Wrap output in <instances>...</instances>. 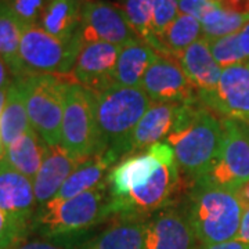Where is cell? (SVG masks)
<instances>
[{"label":"cell","mask_w":249,"mask_h":249,"mask_svg":"<svg viewBox=\"0 0 249 249\" xmlns=\"http://www.w3.org/2000/svg\"><path fill=\"white\" fill-rule=\"evenodd\" d=\"M176 154L178 169L196 181L205 176L220 158L223 118L205 108L199 101L183 103L168 137Z\"/></svg>","instance_id":"obj_1"},{"label":"cell","mask_w":249,"mask_h":249,"mask_svg":"<svg viewBox=\"0 0 249 249\" xmlns=\"http://www.w3.org/2000/svg\"><path fill=\"white\" fill-rule=\"evenodd\" d=\"M181 205L201 245H216L237 238L244 206L234 191L199 178Z\"/></svg>","instance_id":"obj_2"},{"label":"cell","mask_w":249,"mask_h":249,"mask_svg":"<svg viewBox=\"0 0 249 249\" xmlns=\"http://www.w3.org/2000/svg\"><path fill=\"white\" fill-rule=\"evenodd\" d=\"M100 154L114 162L126 157L134 127L151 106L142 88L111 86L94 93Z\"/></svg>","instance_id":"obj_3"},{"label":"cell","mask_w":249,"mask_h":249,"mask_svg":"<svg viewBox=\"0 0 249 249\" xmlns=\"http://www.w3.org/2000/svg\"><path fill=\"white\" fill-rule=\"evenodd\" d=\"M107 180L90 191L65 201L52 199L37 206L32 231L49 240H61L88 234L93 226L109 219Z\"/></svg>","instance_id":"obj_4"},{"label":"cell","mask_w":249,"mask_h":249,"mask_svg":"<svg viewBox=\"0 0 249 249\" xmlns=\"http://www.w3.org/2000/svg\"><path fill=\"white\" fill-rule=\"evenodd\" d=\"M18 78L25 91L31 127L49 145L60 144L64 94L70 78L47 73H24Z\"/></svg>","instance_id":"obj_5"},{"label":"cell","mask_w":249,"mask_h":249,"mask_svg":"<svg viewBox=\"0 0 249 249\" xmlns=\"http://www.w3.org/2000/svg\"><path fill=\"white\" fill-rule=\"evenodd\" d=\"M193 184L194 181L178 169V162L170 166L162 165L142 187L122 198H109V217L129 214L145 219L160 209L180 204Z\"/></svg>","instance_id":"obj_6"},{"label":"cell","mask_w":249,"mask_h":249,"mask_svg":"<svg viewBox=\"0 0 249 249\" xmlns=\"http://www.w3.org/2000/svg\"><path fill=\"white\" fill-rule=\"evenodd\" d=\"M60 144L72 157L82 160L100 154L94 93L71 79L64 94Z\"/></svg>","instance_id":"obj_7"},{"label":"cell","mask_w":249,"mask_h":249,"mask_svg":"<svg viewBox=\"0 0 249 249\" xmlns=\"http://www.w3.org/2000/svg\"><path fill=\"white\" fill-rule=\"evenodd\" d=\"M83 45L80 31L70 42H62L39 25L25 27L21 34L19 57L25 73L70 78Z\"/></svg>","instance_id":"obj_8"},{"label":"cell","mask_w":249,"mask_h":249,"mask_svg":"<svg viewBox=\"0 0 249 249\" xmlns=\"http://www.w3.org/2000/svg\"><path fill=\"white\" fill-rule=\"evenodd\" d=\"M202 178L234 191L249 181V124L223 118V145L220 158Z\"/></svg>","instance_id":"obj_9"},{"label":"cell","mask_w":249,"mask_h":249,"mask_svg":"<svg viewBox=\"0 0 249 249\" xmlns=\"http://www.w3.org/2000/svg\"><path fill=\"white\" fill-rule=\"evenodd\" d=\"M79 31L85 43L104 42L124 47L140 39L130 27L121 6L101 0L85 1Z\"/></svg>","instance_id":"obj_10"},{"label":"cell","mask_w":249,"mask_h":249,"mask_svg":"<svg viewBox=\"0 0 249 249\" xmlns=\"http://www.w3.org/2000/svg\"><path fill=\"white\" fill-rule=\"evenodd\" d=\"M181 202L150 214L142 223V249H198Z\"/></svg>","instance_id":"obj_11"},{"label":"cell","mask_w":249,"mask_h":249,"mask_svg":"<svg viewBox=\"0 0 249 249\" xmlns=\"http://www.w3.org/2000/svg\"><path fill=\"white\" fill-rule=\"evenodd\" d=\"M198 101L220 118L249 124V61L224 68L216 91Z\"/></svg>","instance_id":"obj_12"},{"label":"cell","mask_w":249,"mask_h":249,"mask_svg":"<svg viewBox=\"0 0 249 249\" xmlns=\"http://www.w3.org/2000/svg\"><path fill=\"white\" fill-rule=\"evenodd\" d=\"M151 101L194 103L198 91L188 80L176 58L157 53L145 71L140 86Z\"/></svg>","instance_id":"obj_13"},{"label":"cell","mask_w":249,"mask_h":249,"mask_svg":"<svg viewBox=\"0 0 249 249\" xmlns=\"http://www.w3.org/2000/svg\"><path fill=\"white\" fill-rule=\"evenodd\" d=\"M119 52V46L104 42L85 43L72 68L70 79L93 93L109 89L114 86V71Z\"/></svg>","instance_id":"obj_14"},{"label":"cell","mask_w":249,"mask_h":249,"mask_svg":"<svg viewBox=\"0 0 249 249\" xmlns=\"http://www.w3.org/2000/svg\"><path fill=\"white\" fill-rule=\"evenodd\" d=\"M181 103H160L151 101V106L134 127L127 145L126 157L136 152L148 150L152 144L163 142L170 133L178 118Z\"/></svg>","instance_id":"obj_15"},{"label":"cell","mask_w":249,"mask_h":249,"mask_svg":"<svg viewBox=\"0 0 249 249\" xmlns=\"http://www.w3.org/2000/svg\"><path fill=\"white\" fill-rule=\"evenodd\" d=\"M80 162L83 160L72 157L61 144L49 145L43 163L32 181L37 206L47 204L57 196L65 180Z\"/></svg>","instance_id":"obj_16"},{"label":"cell","mask_w":249,"mask_h":249,"mask_svg":"<svg viewBox=\"0 0 249 249\" xmlns=\"http://www.w3.org/2000/svg\"><path fill=\"white\" fill-rule=\"evenodd\" d=\"M0 208L31 223L37 209L32 180L3 160H0Z\"/></svg>","instance_id":"obj_17"},{"label":"cell","mask_w":249,"mask_h":249,"mask_svg":"<svg viewBox=\"0 0 249 249\" xmlns=\"http://www.w3.org/2000/svg\"><path fill=\"white\" fill-rule=\"evenodd\" d=\"M176 60L196 89L198 96H208L216 91L222 76V68L214 61L205 37L187 47Z\"/></svg>","instance_id":"obj_18"},{"label":"cell","mask_w":249,"mask_h":249,"mask_svg":"<svg viewBox=\"0 0 249 249\" xmlns=\"http://www.w3.org/2000/svg\"><path fill=\"white\" fill-rule=\"evenodd\" d=\"M160 165L148 152L126 157L108 172L107 186L109 198L116 199L142 187L160 169Z\"/></svg>","instance_id":"obj_19"},{"label":"cell","mask_w":249,"mask_h":249,"mask_svg":"<svg viewBox=\"0 0 249 249\" xmlns=\"http://www.w3.org/2000/svg\"><path fill=\"white\" fill-rule=\"evenodd\" d=\"M155 55L157 50L142 39H136L121 47L114 71V86L140 88L142 76Z\"/></svg>","instance_id":"obj_20"},{"label":"cell","mask_w":249,"mask_h":249,"mask_svg":"<svg viewBox=\"0 0 249 249\" xmlns=\"http://www.w3.org/2000/svg\"><path fill=\"white\" fill-rule=\"evenodd\" d=\"M107 227L86 242L83 249H142L144 219L129 214H114Z\"/></svg>","instance_id":"obj_21"},{"label":"cell","mask_w":249,"mask_h":249,"mask_svg":"<svg viewBox=\"0 0 249 249\" xmlns=\"http://www.w3.org/2000/svg\"><path fill=\"white\" fill-rule=\"evenodd\" d=\"M83 4V0H49L39 27L62 42H70L79 32Z\"/></svg>","instance_id":"obj_22"},{"label":"cell","mask_w":249,"mask_h":249,"mask_svg":"<svg viewBox=\"0 0 249 249\" xmlns=\"http://www.w3.org/2000/svg\"><path fill=\"white\" fill-rule=\"evenodd\" d=\"M115 162L109 158L107 154H98L91 158H88L80 162L76 169L65 180L60 191L53 199L55 201H65L78 196L86 191H90L96 187L101 186L107 178L104 175Z\"/></svg>","instance_id":"obj_23"},{"label":"cell","mask_w":249,"mask_h":249,"mask_svg":"<svg viewBox=\"0 0 249 249\" xmlns=\"http://www.w3.org/2000/svg\"><path fill=\"white\" fill-rule=\"evenodd\" d=\"M31 129L28 118L25 91L19 78H13L7 89V98L0 115V140L7 148Z\"/></svg>","instance_id":"obj_24"},{"label":"cell","mask_w":249,"mask_h":249,"mask_svg":"<svg viewBox=\"0 0 249 249\" xmlns=\"http://www.w3.org/2000/svg\"><path fill=\"white\" fill-rule=\"evenodd\" d=\"M49 144L31 127L4 151L3 160L34 181L40 169Z\"/></svg>","instance_id":"obj_25"},{"label":"cell","mask_w":249,"mask_h":249,"mask_svg":"<svg viewBox=\"0 0 249 249\" xmlns=\"http://www.w3.org/2000/svg\"><path fill=\"white\" fill-rule=\"evenodd\" d=\"M202 37L204 29L201 22L191 16L178 13L169 27L155 37L151 47L157 53L178 58V54Z\"/></svg>","instance_id":"obj_26"},{"label":"cell","mask_w":249,"mask_h":249,"mask_svg":"<svg viewBox=\"0 0 249 249\" xmlns=\"http://www.w3.org/2000/svg\"><path fill=\"white\" fill-rule=\"evenodd\" d=\"M22 25L6 0H0V58L7 65L13 78L22 76L25 70L19 57Z\"/></svg>","instance_id":"obj_27"},{"label":"cell","mask_w":249,"mask_h":249,"mask_svg":"<svg viewBox=\"0 0 249 249\" xmlns=\"http://www.w3.org/2000/svg\"><path fill=\"white\" fill-rule=\"evenodd\" d=\"M249 22V14L217 7L201 21L205 39H217L238 34Z\"/></svg>","instance_id":"obj_28"},{"label":"cell","mask_w":249,"mask_h":249,"mask_svg":"<svg viewBox=\"0 0 249 249\" xmlns=\"http://www.w3.org/2000/svg\"><path fill=\"white\" fill-rule=\"evenodd\" d=\"M121 9L124 10V16L137 36L151 46L155 39L151 0H122Z\"/></svg>","instance_id":"obj_29"},{"label":"cell","mask_w":249,"mask_h":249,"mask_svg":"<svg viewBox=\"0 0 249 249\" xmlns=\"http://www.w3.org/2000/svg\"><path fill=\"white\" fill-rule=\"evenodd\" d=\"M209 50L213 55L214 61L220 68H229L235 64L247 61L245 54L242 53L240 46L238 34H232L229 36H223L217 39H206Z\"/></svg>","instance_id":"obj_30"},{"label":"cell","mask_w":249,"mask_h":249,"mask_svg":"<svg viewBox=\"0 0 249 249\" xmlns=\"http://www.w3.org/2000/svg\"><path fill=\"white\" fill-rule=\"evenodd\" d=\"M32 229V223L22 220L0 208V249H13L21 245Z\"/></svg>","instance_id":"obj_31"},{"label":"cell","mask_w":249,"mask_h":249,"mask_svg":"<svg viewBox=\"0 0 249 249\" xmlns=\"http://www.w3.org/2000/svg\"><path fill=\"white\" fill-rule=\"evenodd\" d=\"M22 28L39 25L49 0H6Z\"/></svg>","instance_id":"obj_32"},{"label":"cell","mask_w":249,"mask_h":249,"mask_svg":"<svg viewBox=\"0 0 249 249\" xmlns=\"http://www.w3.org/2000/svg\"><path fill=\"white\" fill-rule=\"evenodd\" d=\"M151 3L152 27H154V34L157 37L169 27L175 18L178 17V1L176 0H151Z\"/></svg>","instance_id":"obj_33"},{"label":"cell","mask_w":249,"mask_h":249,"mask_svg":"<svg viewBox=\"0 0 249 249\" xmlns=\"http://www.w3.org/2000/svg\"><path fill=\"white\" fill-rule=\"evenodd\" d=\"M178 9L181 14L191 16L199 22L204 19L211 11H213L217 7H223L220 3L214 0H176Z\"/></svg>","instance_id":"obj_34"},{"label":"cell","mask_w":249,"mask_h":249,"mask_svg":"<svg viewBox=\"0 0 249 249\" xmlns=\"http://www.w3.org/2000/svg\"><path fill=\"white\" fill-rule=\"evenodd\" d=\"M88 235H76V237H70V238H61L57 242H50V241H31V242H22L13 249H72L73 245H82V238Z\"/></svg>","instance_id":"obj_35"},{"label":"cell","mask_w":249,"mask_h":249,"mask_svg":"<svg viewBox=\"0 0 249 249\" xmlns=\"http://www.w3.org/2000/svg\"><path fill=\"white\" fill-rule=\"evenodd\" d=\"M147 152L158 160L160 165L170 166V165L176 163V154H175V150L166 142H160L152 144L151 147L147 150Z\"/></svg>","instance_id":"obj_36"},{"label":"cell","mask_w":249,"mask_h":249,"mask_svg":"<svg viewBox=\"0 0 249 249\" xmlns=\"http://www.w3.org/2000/svg\"><path fill=\"white\" fill-rule=\"evenodd\" d=\"M237 241H240L242 244L249 245V206L244 209L242 217H241V224L238 234H237Z\"/></svg>","instance_id":"obj_37"},{"label":"cell","mask_w":249,"mask_h":249,"mask_svg":"<svg viewBox=\"0 0 249 249\" xmlns=\"http://www.w3.org/2000/svg\"><path fill=\"white\" fill-rule=\"evenodd\" d=\"M198 249H249V245L242 244L240 241L232 240L223 244H216V245H201Z\"/></svg>","instance_id":"obj_38"},{"label":"cell","mask_w":249,"mask_h":249,"mask_svg":"<svg viewBox=\"0 0 249 249\" xmlns=\"http://www.w3.org/2000/svg\"><path fill=\"white\" fill-rule=\"evenodd\" d=\"M234 194L237 196L238 201L241 202V205L245 208L249 206V181H245L242 183L241 186H238L235 190H234Z\"/></svg>","instance_id":"obj_39"},{"label":"cell","mask_w":249,"mask_h":249,"mask_svg":"<svg viewBox=\"0 0 249 249\" xmlns=\"http://www.w3.org/2000/svg\"><path fill=\"white\" fill-rule=\"evenodd\" d=\"M238 39H240V46L242 53L249 60V22L238 32Z\"/></svg>","instance_id":"obj_40"},{"label":"cell","mask_w":249,"mask_h":249,"mask_svg":"<svg viewBox=\"0 0 249 249\" xmlns=\"http://www.w3.org/2000/svg\"><path fill=\"white\" fill-rule=\"evenodd\" d=\"M13 79L11 73H10L7 65L3 62V60L0 58V90L6 89L10 85V82Z\"/></svg>","instance_id":"obj_41"},{"label":"cell","mask_w":249,"mask_h":249,"mask_svg":"<svg viewBox=\"0 0 249 249\" xmlns=\"http://www.w3.org/2000/svg\"><path fill=\"white\" fill-rule=\"evenodd\" d=\"M7 89H9V86H7L6 89L0 90V115H1V112H3V108H4V106H6V98H7Z\"/></svg>","instance_id":"obj_42"},{"label":"cell","mask_w":249,"mask_h":249,"mask_svg":"<svg viewBox=\"0 0 249 249\" xmlns=\"http://www.w3.org/2000/svg\"><path fill=\"white\" fill-rule=\"evenodd\" d=\"M4 151H6V147L3 145V142L0 140V160H3V157H4Z\"/></svg>","instance_id":"obj_43"},{"label":"cell","mask_w":249,"mask_h":249,"mask_svg":"<svg viewBox=\"0 0 249 249\" xmlns=\"http://www.w3.org/2000/svg\"><path fill=\"white\" fill-rule=\"evenodd\" d=\"M214 1H217V3H219V1H220V0H214Z\"/></svg>","instance_id":"obj_44"},{"label":"cell","mask_w":249,"mask_h":249,"mask_svg":"<svg viewBox=\"0 0 249 249\" xmlns=\"http://www.w3.org/2000/svg\"><path fill=\"white\" fill-rule=\"evenodd\" d=\"M83 1H88V0H83Z\"/></svg>","instance_id":"obj_45"}]
</instances>
